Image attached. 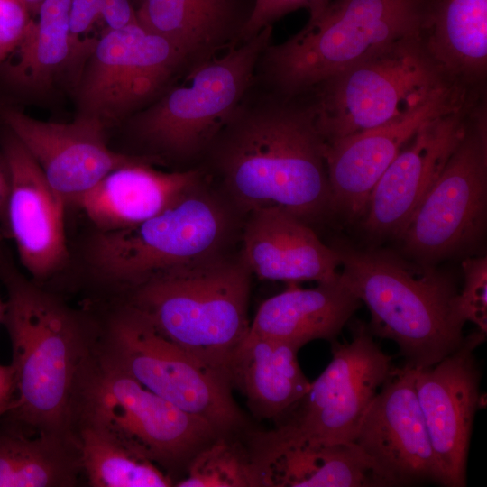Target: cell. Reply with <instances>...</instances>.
Masks as SVG:
<instances>
[{
	"mask_svg": "<svg viewBox=\"0 0 487 487\" xmlns=\"http://www.w3.org/2000/svg\"><path fill=\"white\" fill-rule=\"evenodd\" d=\"M245 97L210 144L234 202L246 212L280 207L308 224L333 215L313 105L280 94L253 102Z\"/></svg>",
	"mask_w": 487,
	"mask_h": 487,
	"instance_id": "obj_1",
	"label": "cell"
},
{
	"mask_svg": "<svg viewBox=\"0 0 487 487\" xmlns=\"http://www.w3.org/2000/svg\"><path fill=\"white\" fill-rule=\"evenodd\" d=\"M6 290L5 325L16 380L6 414L27 435L73 438L72 409L81 370L93 352L96 322L28 280L0 253Z\"/></svg>",
	"mask_w": 487,
	"mask_h": 487,
	"instance_id": "obj_2",
	"label": "cell"
},
{
	"mask_svg": "<svg viewBox=\"0 0 487 487\" xmlns=\"http://www.w3.org/2000/svg\"><path fill=\"white\" fill-rule=\"evenodd\" d=\"M332 246L341 280L370 311L369 331L393 341L405 364L432 366L462 344L464 324L455 313L458 290L450 273L375 245L338 240Z\"/></svg>",
	"mask_w": 487,
	"mask_h": 487,
	"instance_id": "obj_3",
	"label": "cell"
},
{
	"mask_svg": "<svg viewBox=\"0 0 487 487\" xmlns=\"http://www.w3.org/2000/svg\"><path fill=\"white\" fill-rule=\"evenodd\" d=\"M252 274L241 253L220 252L151 274L124 290L125 304L231 383L250 327Z\"/></svg>",
	"mask_w": 487,
	"mask_h": 487,
	"instance_id": "obj_4",
	"label": "cell"
},
{
	"mask_svg": "<svg viewBox=\"0 0 487 487\" xmlns=\"http://www.w3.org/2000/svg\"><path fill=\"white\" fill-rule=\"evenodd\" d=\"M438 0H331L285 41L266 47L262 72L294 96L407 39L423 36Z\"/></svg>",
	"mask_w": 487,
	"mask_h": 487,
	"instance_id": "obj_5",
	"label": "cell"
},
{
	"mask_svg": "<svg viewBox=\"0 0 487 487\" xmlns=\"http://www.w3.org/2000/svg\"><path fill=\"white\" fill-rule=\"evenodd\" d=\"M94 353L180 409L229 435L244 424L231 383L124 303L96 322Z\"/></svg>",
	"mask_w": 487,
	"mask_h": 487,
	"instance_id": "obj_6",
	"label": "cell"
},
{
	"mask_svg": "<svg viewBox=\"0 0 487 487\" xmlns=\"http://www.w3.org/2000/svg\"><path fill=\"white\" fill-rule=\"evenodd\" d=\"M271 36V25L223 56L192 67L183 84L134 116L136 136L155 152L178 159L207 148L248 94Z\"/></svg>",
	"mask_w": 487,
	"mask_h": 487,
	"instance_id": "obj_7",
	"label": "cell"
},
{
	"mask_svg": "<svg viewBox=\"0 0 487 487\" xmlns=\"http://www.w3.org/2000/svg\"><path fill=\"white\" fill-rule=\"evenodd\" d=\"M454 84L423 36L403 40L317 86L316 124L324 142L337 140L401 116Z\"/></svg>",
	"mask_w": 487,
	"mask_h": 487,
	"instance_id": "obj_8",
	"label": "cell"
},
{
	"mask_svg": "<svg viewBox=\"0 0 487 487\" xmlns=\"http://www.w3.org/2000/svg\"><path fill=\"white\" fill-rule=\"evenodd\" d=\"M100 424L162 470L178 467L221 435L208 422L149 391L94 351L80 372L72 423Z\"/></svg>",
	"mask_w": 487,
	"mask_h": 487,
	"instance_id": "obj_9",
	"label": "cell"
},
{
	"mask_svg": "<svg viewBox=\"0 0 487 487\" xmlns=\"http://www.w3.org/2000/svg\"><path fill=\"white\" fill-rule=\"evenodd\" d=\"M229 225L228 209L200 182L141 224L97 231L88 260L100 280L125 290L156 271L220 253Z\"/></svg>",
	"mask_w": 487,
	"mask_h": 487,
	"instance_id": "obj_10",
	"label": "cell"
},
{
	"mask_svg": "<svg viewBox=\"0 0 487 487\" xmlns=\"http://www.w3.org/2000/svg\"><path fill=\"white\" fill-rule=\"evenodd\" d=\"M487 225V120L467 119L439 177L398 238L400 253L424 265L474 255Z\"/></svg>",
	"mask_w": 487,
	"mask_h": 487,
	"instance_id": "obj_11",
	"label": "cell"
},
{
	"mask_svg": "<svg viewBox=\"0 0 487 487\" xmlns=\"http://www.w3.org/2000/svg\"><path fill=\"white\" fill-rule=\"evenodd\" d=\"M366 324H352V340L332 341V359L276 429L255 442L253 452L297 442H352L370 403L391 375V356Z\"/></svg>",
	"mask_w": 487,
	"mask_h": 487,
	"instance_id": "obj_12",
	"label": "cell"
},
{
	"mask_svg": "<svg viewBox=\"0 0 487 487\" xmlns=\"http://www.w3.org/2000/svg\"><path fill=\"white\" fill-rule=\"evenodd\" d=\"M180 51L139 23L107 30L94 45L78 83V114L105 125L155 96L183 65Z\"/></svg>",
	"mask_w": 487,
	"mask_h": 487,
	"instance_id": "obj_13",
	"label": "cell"
},
{
	"mask_svg": "<svg viewBox=\"0 0 487 487\" xmlns=\"http://www.w3.org/2000/svg\"><path fill=\"white\" fill-rule=\"evenodd\" d=\"M486 339L477 329L432 366L416 369V391L435 455L437 483L466 485V465L480 394L474 351Z\"/></svg>",
	"mask_w": 487,
	"mask_h": 487,
	"instance_id": "obj_14",
	"label": "cell"
},
{
	"mask_svg": "<svg viewBox=\"0 0 487 487\" xmlns=\"http://www.w3.org/2000/svg\"><path fill=\"white\" fill-rule=\"evenodd\" d=\"M416 369L394 368L364 412L354 444L387 486L437 483L434 452L417 396Z\"/></svg>",
	"mask_w": 487,
	"mask_h": 487,
	"instance_id": "obj_15",
	"label": "cell"
},
{
	"mask_svg": "<svg viewBox=\"0 0 487 487\" xmlns=\"http://www.w3.org/2000/svg\"><path fill=\"white\" fill-rule=\"evenodd\" d=\"M463 96L454 84L380 126L325 142L334 214L349 222L362 219L374 186L400 151L426 122L463 108Z\"/></svg>",
	"mask_w": 487,
	"mask_h": 487,
	"instance_id": "obj_16",
	"label": "cell"
},
{
	"mask_svg": "<svg viewBox=\"0 0 487 487\" xmlns=\"http://www.w3.org/2000/svg\"><path fill=\"white\" fill-rule=\"evenodd\" d=\"M1 117L67 205H75L114 170L145 159L112 151L105 140L106 125L91 116L55 123L5 108Z\"/></svg>",
	"mask_w": 487,
	"mask_h": 487,
	"instance_id": "obj_17",
	"label": "cell"
},
{
	"mask_svg": "<svg viewBox=\"0 0 487 487\" xmlns=\"http://www.w3.org/2000/svg\"><path fill=\"white\" fill-rule=\"evenodd\" d=\"M464 107L426 122L386 168L361 228L372 241L398 239L439 177L466 124Z\"/></svg>",
	"mask_w": 487,
	"mask_h": 487,
	"instance_id": "obj_18",
	"label": "cell"
},
{
	"mask_svg": "<svg viewBox=\"0 0 487 487\" xmlns=\"http://www.w3.org/2000/svg\"><path fill=\"white\" fill-rule=\"evenodd\" d=\"M9 181L6 231L19 260L34 280H43L66 265L64 215L67 204L51 187L41 169L12 133L2 140Z\"/></svg>",
	"mask_w": 487,
	"mask_h": 487,
	"instance_id": "obj_19",
	"label": "cell"
},
{
	"mask_svg": "<svg viewBox=\"0 0 487 487\" xmlns=\"http://www.w3.org/2000/svg\"><path fill=\"white\" fill-rule=\"evenodd\" d=\"M248 213L240 253L253 274L287 283H322L339 276L337 252L301 218L276 206Z\"/></svg>",
	"mask_w": 487,
	"mask_h": 487,
	"instance_id": "obj_20",
	"label": "cell"
},
{
	"mask_svg": "<svg viewBox=\"0 0 487 487\" xmlns=\"http://www.w3.org/2000/svg\"><path fill=\"white\" fill-rule=\"evenodd\" d=\"M200 182L198 170L164 172L145 158L114 170L75 205L98 232L116 231L158 215Z\"/></svg>",
	"mask_w": 487,
	"mask_h": 487,
	"instance_id": "obj_21",
	"label": "cell"
},
{
	"mask_svg": "<svg viewBox=\"0 0 487 487\" xmlns=\"http://www.w3.org/2000/svg\"><path fill=\"white\" fill-rule=\"evenodd\" d=\"M257 486L388 487L353 442H297L251 454Z\"/></svg>",
	"mask_w": 487,
	"mask_h": 487,
	"instance_id": "obj_22",
	"label": "cell"
},
{
	"mask_svg": "<svg viewBox=\"0 0 487 487\" xmlns=\"http://www.w3.org/2000/svg\"><path fill=\"white\" fill-rule=\"evenodd\" d=\"M288 285L287 289L261 304L248 334L298 348L317 339L332 342L362 304L340 276L312 289H300L297 283Z\"/></svg>",
	"mask_w": 487,
	"mask_h": 487,
	"instance_id": "obj_23",
	"label": "cell"
},
{
	"mask_svg": "<svg viewBox=\"0 0 487 487\" xmlns=\"http://www.w3.org/2000/svg\"><path fill=\"white\" fill-rule=\"evenodd\" d=\"M297 346L274 338L248 334L230 366L237 386L255 414L282 418L309 389L299 362Z\"/></svg>",
	"mask_w": 487,
	"mask_h": 487,
	"instance_id": "obj_24",
	"label": "cell"
},
{
	"mask_svg": "<svg viewBox=\"0 0 487 487\" xmlns=\"http://www.w3.org/2000/svg\"><path fill=\"white\" fill-rule=\"evenodd\" d=\"M72 0H43L36 20L13 51L15 54L4 67V78L14 88L41 93L82 51L70 32ZM12 51V52H13Z\"/></svg>",
	"mask_w": 487,
	"mask_h": 487,
	"instance_id": "obj_25",
	"label": "cell"
},
{
	"mask_svg": "<svg viewBox=\"0 0 487 487\" xmlns=\"http://www.w3.org/2000/svg\"><path fill=\"white\" fill-rule=\"evenodd\" d=\"M426 47L453 83L482 78L487 67V0H438Z\"/></svg>",
	"mask_w": 487,
	"mask_h": 487,
	"instance_id": "obj_26",
	"label": "cell"
},
{
	"mask_svg": "<svg viewBox=\"0 0 487 487\" xmlns=\"http://www.w3.org/2000/svg\"><path fill=\"white\" fill-rule=\"evenodd\" d=\"M135 10L139 23L174 45L191 68L214 56L228 36L225 0H139Z\"/></svg>",
	"mask_w": 487,
	"mask_h": 487,
	"instance_id": "obj_27",
	"label": "cell"
},
{
	"mask_svg": "<svg viewBox=\"0 0 487 487\" xmlns=\"http://www.w3.org/2000/svg\"><path fill=\"white\" fill-rule=\"evenodd\" d=\"M82 474L74 438L0 430V487H74Z\"/></svg>",
	"mask_w": 487,
	"mask_h": 487,
	"instance_id": "obj_28",
	"label": "cell"
},
{
	"mask_svg": "<svg viewBox=\"0 0 487 487\" xmlns=\"http://www.w3.org/2000/svg\"><path fill=\"white\" fill-rule=\"evenodd\" d=\"M82 473L91 487H168V473L104 426L84 419L72 423Z\"/></svg>",
	"mask_w": 487,
	"mask_h": 487,
	"instance_id": "obj_29",
	"label": "cell"
},
{
	"mask_svg": "<svg viewBox=\"0 0 487 487\" xmlns=\"http://www.w3.org/2000/svg\"><path fill=\"white\" fill-rule=\"evenodd\" d=\"M228 435H219L199 449L188 462V475L178 487L257 486L251 455Z\"/></svg>",
	"mask_w": 487,
	"mask_h": 487,
	"instance_id": "obj_30",
	"label": "cell"
},
{
	"mask_svg": "<svg viewBox=\"0 0 487 487\" xmlns=\"http://www.w3.org/2000/svg\"><path fill=\"white\" fill-rule=\"evenodd\" d=\"M464 287L457 293L455 308L458 318L473 323L487 333V257L472 255L462 262Z\"/></svg>",
	"mask_w": 487,
	"mask_h": 487,
	"instance_id": "obj_31",
	"label": "cell"
},
{
	"mask_svg": "<svg viewBox=\"0 0 487 487\" xmlns=\"http://www.w3.org/2000/svg\"><path fill=\"white\" fill-rule=\"evenodd\" d=\"M331 0H255L253 11L240 31V38L245 41L265 27L299 8L309 11V16L320 12Z\"/></svg>",
	"mask_w": 487,
	"mask_h": 487,
	"instance_id": "obj_32",
	"label": "cell"
},
{
	"mask_svg": "<svg viewBox=\"0 0 487 487\" xmlns=\"http://www.w3.org/2000/svg\"><path fill=\"white\" fill-rule=\"evenodd\" d=\"M32 20L23 0H0V50L3 60L19 44Z\"/></svg>",
	"mask_w": 487,
	"mask_h": 487,
	"instance_id": "obj_33",
	"label": "cell"
},
{
	"mask_svg": "<svg viewBox=\"0 0 487 487\" xmlns=\"http://www.w3.org/2000/svg\"><path fill=\"white\" fill-rule=\"evenodd\" d=\"M104 0H72L70 10V32L72 37L82 43L86 34L99 17Z\"/></svg>",
	"mask_w": 487,
	"mask_h": 487,
	"instance_id": "obj_34",
	"label": "cell"
},
{
	"mask_svg": "<svg viewBox=\"0 0 487 487\" xmlns=\"http://www.w3.org/2000/svg\"><path fill=\"white\" fill-rule=\"evenodd\" d=\"M99 18L106 23L107 30H120L139 23L131 0H104Z\"/></svg>",
	"mask_w": 487,
	"mask_h": 487,
	"instance_id": "obj_35",
	"label": "cell"
},
{
	"mask_svg": "<svg viewBox=\"0 0 487 487\" xmlns=\"http://www.w3.org/2000/svg\"><path fill=\"white\" fill-rule=\"evenodd\" d=\"M15 392L16 380L12 364H0V416L11 408Z\"/></svg>",
	"mask_w": 487,
	"mask_h": 487,
	"instance_id": "obj_36",
	"label": "cell"
},
{
	"mask_svg": "<svg viewBox=\"0 0 487 487\" xmlns=\"http://www.w3.org/2000/svg\"><path fill=\"white\" fill-rule=\"evenodd\" d=\"M9 194V181L5 165L0 164V225L6 231V207Z\"/></svg>",
	"mask_w": 487,
	"mask_h": 487,
	"instance_id": "obj_37",
	"label": "cell"
},
{
	"mask_svg": "<svg viewBox=\"0 0 487 487\" xmlns=\"http://www.w3.org/2000/svg\"><path fill=\"white\" fill-rule=\"evenodd\" d=\"M43 0H23L30 14H36Z\"/></svg>",
	"mask_w": 487,
	"mask_h": 487,
	"instance_id": "obj_38",
	"label": "cell"
},
{
	"mask_svg": "<svg viewBox=\"0 0 487 487\" xmlns=\"http://www.w3.org/2000/svg\"><path fill=\"white\" fill-rule=\"evenodd\" d=\"M5 310V302H4L0 296V324L3 322L4 315Z\"/></svg>",
	"mask_w": 487,
	"mask_h": 487,
	"instance_id": "obj_39",
	"label": "cell"
},
{
	"mask_svg": "<svg viewBox=\"0 0 487 487\" xmlns=\"http://www.w3.org/2000/svg\"><path fill=\"white\" fill-rule=\"evenodd\" d=\"M3 238H4V234L2 233H0V245H1V243L3 241Z\"/></svg>",
	"mask_w": 487,
	"mask_h": 487,
	"instance_id": "obj_40",
	"label": "cell"
},
{
	"mask_svg": "<svg viewBox=\"0 0 487 487\" xmlns=\"http://www.w3.org/2000/svg\"><path fill=\"white\" fill-rule=\"evenodd\" d=\"M3 60V58H2V55H1V50H0V62H2Z\"/></svg>",
	"mask_w": 487,
	"mask_h": 487,
	"instance_id": "obj_41",
	"label": "cell"
},
{
	"mask_svg": "<svg viewBox=\"0 0 487 487\" xmlns=\"http://www.w3.org/2000/svg\"><path fill=\"white\" fill-rule=\"evenodd\" d=\"M225 1H227V0H225Z\"/></svg>",
	"mask_w": 487,
	"mask_h": 487,
	"instance_id": "obj_42",
	"label": "cell"
}]
</instances>
